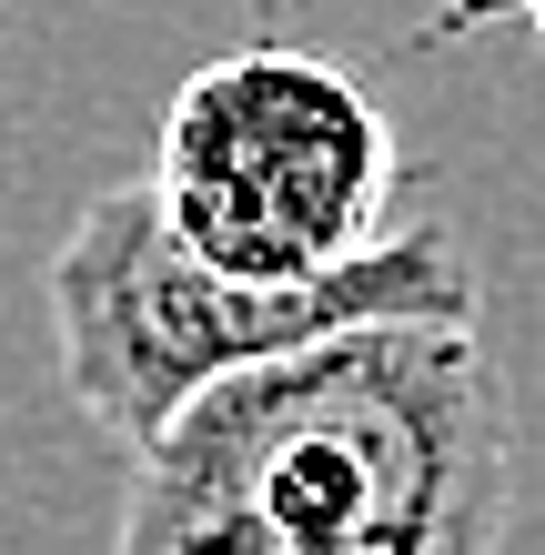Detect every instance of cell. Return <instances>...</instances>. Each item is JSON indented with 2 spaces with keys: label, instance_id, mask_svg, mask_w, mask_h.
<instances>
[{
  "label": "cell",
  "instance_id": "6da1fadb",
  "mask_svg": "<svg viewBox=\"0 0 545 555\" xmlns=\"http://www.w3.org/2000/svg\"><path fill=\"white\" fill-rule=\"evenodd\" d=\"M516 395L475 313H374L212 374L132 444L121 555H485Z\"/></svg>",
  "mask_w": 545,
  "mask_h": 555
},
{
  "label": "cell",
  "instance_id": "7a4b0ae2",
  "mask_svg": "<svg viewBox=\"0 0 545 555\" xmlns=\"http://www.w3.org/2000/svg\"><path fill=\"white\" fill-rule=\"evenodd\" d=\"M475 304H485L475 253L444 222H404L334 273L263 283V273L212 263L163 212L152 172L81 203V222L51 253L61 384L112 444H152L212 374L263 364L283 344L343 334V323H374V313H475Z\"/></svg>",
  "mask_w": 545,
  "mask_h": 555
},
{
  "label": "cell",
  "instance_id": "3957f363",
  "mask_svg": "<svg viewBox=\"0 0 545 555\" xmlns=\"http://www.w3.org/2000/svg\"><path fill=\"white\" fill-rule=\"evenodd\" d=\"M152 182L212 263L334 273L394 233V121L324 51H222L172 91Z\"/></svg>",
  "mask_w": 545,
  "mask_h": 555
},
{
  "label": "cell",
  "instance_id": "277c9868",
  "mask_svg": "<svg viewBox=\"0 0 545 555\" xmlns=\"http://www.w3.org/2000/svg\"><path fill=\"white\" fill-rule=\"evenodd\" d=\"M516 11H525V21H535V30H545V0H516Z\"/></svg>",
  "mask_w": 545,
  "mask_h": 555
}]
</instances>
